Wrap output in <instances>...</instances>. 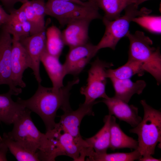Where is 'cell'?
<instances>
[{
	"label": "cell",
	"instance_id": "cell-1",
	"mask_svg": "<svg viewBox=\"0 0 161 161\" xmlns=\"http://www.w3.org/2000/svg\"><path fill=\"white\" fill-rule=\"evenodd\" d=\"M79 81V78L76 77L65 86L58 89L45 87L38 83L37 89L32 97L27 100L18 97L17 101L38 114L44 122L47 131L54 127L56 123L55 118L59 109L64 112L72 109L69 103L70 91Z\"/></svg>",
	"mask_w": 161,
	"mask_h": 161
},
{
	"label": "cell",
	"instance_id": "cell-2",
	"mask_svg": "<svg viewBox=\"0 0 161 161\" xmlns=\"http://www.w3.org/2000/svg\"><path fill=\"white\" fill-rule=\"evenodd\" d=\"M47 148L41 156L42 161H55L60 155H66L74 161H84L94 150L87 143L80 142L69 134L55 127L46 131Z\"/></svg>",
	"mask_w": 161,
	"mask_h": 161
},
{
	"label": "cell",
	"instance_id": "cell-3",
	"mask_svg": "<svg viewBox=\"0 0 161 161\" xmlns=\"http://www.w3.org/2000/svg\"><path fill=\"white\" fill-rule=\"evenodd\" d=\"M129 41L128 59L141 62L146 72L156 80L157 85L161 82V55L159 47L151 46L152 40L140 31L134 33L129 31L126 36Z\"/></svg>",
	"mask_w": 161,
	"mask_h": 161
},
{
	"label": "cell",
	"instance_id": "cell-4",
	"mask_svg": "<svg viewBox=\"0 0 161 161\" xmlns=\"http://www.w3.org/2000/svg\"><path fill=\"white\" fill-rule=\"evenodd\" d=\"M144 116L140 123L129 130L138 136L137 149L142 157L152 155L156 147L161 142V112L148 104L145 100H140Z\"/></svg>",
	"mask_w": 161,
	"mask_h": 161
},
{
	"label": "cell",
	"instance_id": "cell-5",
	"mask_svg": "<svg viewBox=\"0 0 161 161\" xmlns=\"http://www.w3.org/2000/svg\"><path fill=\"white\" fill-rule=\"evenodd\" d=\"M31 111L24 108L16 116L11 131L7 134L25 148L34 153L44 152L47 147V138L33 123Z\"/></svg>",
	"mask_w": 161,
	"mask_h": 161
},
{
	"label": "cell",
	"instance_id": "cell-6",
	"mask_svg": "<svg viewBox=\"0 0 161 161\" xmlns=\"http://www.w3.org/2000/svg\"><path fill=\"white\" fill-rule=\"evenodd\" d=\"M86 5L61 0H48L46 2V13L55 18L61 26L82 19L92 21L101 17L99 8L94 1Z\"/></svg>",
	"mask_w": 161,
	"mask_h": 161
},
{
	"label": "cell",
	"instance_id": "cell-7",
	"mask_svg": "<svg viewBox=\"0 0 161 161\" xmlns=\"http://www.w3.org/2000/svg\"><path fill=\"white\" fill-rule=\"evenodd\" d=\"M134 4L130 5L125 9L124 15L112 21L103 18L105 27L104 33L99 43L96 45L99 51L109 48L114 50L119 41L125 36L129 31V25L136 17L149 15L151 10L143 7L140 10Z\"/></svg>",
	"mask_w": 161,
	"mask_h": 161
},
{
	"label": "cell",
	"instance_id": "cell-8",
	"mask_svg": "<svg viewBox=\"0 0 161 161\" xmlns=\"http://www.w3.org/2000/svg\"><path fill=\"white\" fill-rule=\"evenodd\" d=\"M90 64L88 71L86 84L81 87L80 92L85 96L84 103L95 104L100 102L96 101L97 99L104 98L108 96L106 92L108 78L106 71L113 64L112 63L103 61L98 57L91 62Z\"/></svg>",
	"mask_w": 161,
	"mask_h": 161
},
{
	"label": "cell",
	"instance_id": "cell-9",
	"mask_svg": "<svg viewBox=\"0 0 161 161\" xmlns=\"http://www.w3.org/2000/svg\"><path fill=\"white\" fill-rule=\"evenodd\" d=\"M95 104L83 103L79 105L75 110L72 109L64 112L60 116V120L55 123L54 127L71 135L78 141L85 143V140L82 137L80 133V126L83 118L86 115H95L93 111V106Z\"/></svg>",
	"mask_w": 161,
	"mask_h": 161
},
{
	"label": "cell",
	"instance_id": "cell-10",
	"mask_svg": "<svg viewBox=\"0 0 161 161\" xmlns=\"http://www.w3.org/2000/svg\"><path fill=\"white\" fill-rule=\"evenodd\" d=\"M13 38L4 28H0V85L6 84L15 95L22 92L13 84L12 79L11 55Z\"/></svg>",
	"mask_w": 161,
	"mask_h": 161
},
{
	"label": "cell",
	"instance_id": "cell-11",
	"mask_svg": "<svg viewBox=\"0 0 161 161\" xmlns=\"http://www.w3.org/2000/svg\"><path fill=\"white\" fill-rule=\"evenodd\" d=\"M98 51L96 45L89 42L69 48L63 64L67 75H78Z\"/></svg>",
	"mask_w": 161,
	"mask_h": 161
},
{
	"label": "cell",
	"instance_id": "cell-12",
	"mask_svg": "<svg viewBox=\"0 0 161 161\" xmlns=\"http://www.w3.org/2000/svg\"><path fill=\"white\" fill-rule=\"evenodd\" d=\"M46 30L21 38L19 41L30 58L31 69L38 83L42 81L40 70L41 58L46 49Z\"/></svg>",
	"mask_w": 161,
	"mask_h": 161
},
{
	"label": "cell",
	"instance_id": "cell-13",
	"mask_svg": "<svg viewBox=\"0 0 161 161\" xmlns=\"http://www.w3.org/2000/svg\"><path fill=\"white\" fill-rule=\"evenodd\" d=\"M100 102L104 103L107 106L109 114L114 115L119 120L123 121L134 128L141 122L142 118L138 115V109L133 105L128 103L114 96H108Z\"/></svg>",
	"mask_w": 161,
	"mask_h": 161
},
{
	"label": "cell",
	"instance_id": "cell-14",
	"mask_svg": "<svg viewBox=\"0 0 161 161\" xmlns=\"http://www.w3.org/2000/svg\"><path fill=\"white\" fill-rule=\"evenodd\" d=\"M31 67V60L24 48L19 41L13 39L11 68L12 81L14 86L21 88L26 86L23 80V74L26 69Z\"/></svg>",
	"mask_w": 161,
	"mask_h": 161
},
{
	"label": "cell",
	"instance_id": "cell-15",
	"mask_svg": "<svg viewBox=\"0 0 161 161\" xmlns=\"http://www.w3.org/2000/svg\"><path fill=\"white\" fill-rule=\"evenodd\" d=\"M92 21L80 19L67 24L62 32L65 45L70 48L88 43L89 26Z\"/></svg>",
	"mask_w": 161,
	"mask_h": 161
},
{
	"label": "cell",
	"instance_id": "cell-16",
	"mask_svg": "<svg viewBox=\"0 0 161 161\" xmlns=\"http://www.w3.org/2000/svg\"><path fill=\"white\" fill-rule=\"evenodd\" d=\"M109 79L114 90V96L127 103L133 95L142 93L146 85L145 82L143 80H138L133 82L130 79H120L114 78Z\"/></svg>",
	"mask_w": 161,
	"mask_h": 161
},
{
	"label": "cell",
	"instance_id": "cell-17",
	"mask_svg": "<svg viewBox=\"0 0 161 161\" xmlns=\"http://www.w3.org/2000/svg\"><path fill=\"white\" fill-rule=\"evenodd\" d=\"M41 61L52 82V87L58 89L63 87L64 79L67 75L63 64L59 61V58L50 55L46 49L41 56Z\"/></svg>",
	"mask_w": 161,
	"mask_h": 161
},
{
	"label": "cell",
	"instance_id": "cell-18",
	"mask_svg": "<svg viewBox=\"0 0 161 161\" xmlns=\"http://www.w3.org/2000/svg\"><path fill=\"white\" fill-rule=\"evenodd\" d=\"M110 144L109 148L114 151L116 149L128 148L137 149V140L126 134L116 122V117L111 115L110 118Z\"/></svg>",
	"mask_w": 161,
	"mask_h": 161
},
{
	"label": "cell",
	"instance_id": "cell-19",
	"mask_svg": "<svg viewBox=\"0 0 161 161\" xmlns=\"http://www.w3.org/2000/svg\"><path fill=\"white\" fill-rule=\"evenodd\" d=\"M15 95L9 90L8 92L0 94V121L7 124H13L14 119L20 112L25 107L14 101L12 96Z\"/></svg>",
	"mask_w": 161,
	"mask_h": 161
},
{
	"label": "cell",
	"instance_id": "cell-20",
	"mask_svg": "<svg viewBox=\"0 0 161 161\" xmlns=\"http://www.w3.org/2000/svg\"><path fill=\"white\" fill-rule=\"evenodd\" d=\"M111 115H106L104 119V125L94 136L86 139V141L96 154L107 152L110 144V118Z\"/></svg>",
	"mask_w": 161,
	"mask_h": 161
},
{
	"label": "cell",
	"instance_id": "cell-21",
	"mask_svg": "<svg viewBox=\"0 0 161 161\" xmlns=\"http://www.w3.org/2000/svg\"><path fill=\"white\" fill-rule=\"evenodd\" d=\"M145 72L143 64L139 61L128 59L123 65L114 69L109 68L106 71L107 78L120 79H130L137 74L142 76Z\"/></svg>",
	"mask_w": 161,
	"mask_h": 161
},
{
	"label": "cell",
	"instance_id": "cell-22",
	"mask_svg": "<svg viewBox=\"0 0 161 161\" xmlns=\"http://www.w3.org/2000/svg\"><path fill=\"white\" fill-rule=\"evenodd\" d=\"M99 8L104 13L103 18L114 20L120 16L122 11L130 5L134 4L135 0H94Z\"/></svg>",
	"mask_w": 161,
	"mask_h": 161
},
{
	"label": "cell",
	"instance_id": "cell-23",
	"mask_svg": "<svg viewBox=\"0 0 161 161\" xmlns=\"http://www.w3.org/2000/svg\"><path fill=\"white\" fill-rule=\"evenodd\" d=\"M0 140L7 146L11 154L18 161H39L37 152H32L10 137L7 133L0 136Z\"/></svg>",
	"mask_w": 161,
	"mask_h": 161
},
{
	"label": "cell",
	"instance_id": "cell-24",
	"mask_svg": "<svg viewBox=\"0 0 161 161\" xmlns=\"http://www.w3.org/2000/svg\"><path fill=\"white\" fill-rule=\"evenodd\" d=\"M46 35L47 52L59 58L65 45L62 32L57 27L52 25L46 29Z\"/></svg>",
	"mask_w": 161,
	"mask_h": 161
},
{
	"label": "cell",
	"instance_id": "cell-25",
	"mask_svg": "<svg viewBox=\"0 0 161 161\" xmlns=\"http://www.w3.org/2000/svg\"><path fill=\"white\" fill-rule=\"evenodd\" d=\"M142 157L137 149L129 153L117 152L108 154L107 152L96 154L95 151L86 160L92 161H133L139 160Z\"/></svg>",
	"mask_w": 161,
	"mask_h": 161
},
{
	"label": "cell",
	"instance_id": "cell-26",
	"mask_svg": "<svg viewBox=\"0 0 161 161\" xmlns=\"http://www.w3.org/2000/svg\"><path fill=\"white\" fill-rule=\"evenodd\" d=\"M132 21L150 32L156 34L161 33V16L145 15L135 17Z\"/></svg>",
	"mask_w": 161,
	"mask_h": 161
},
{
	"label": "cell",
	"instance_id": "cell-27",
	"mask_svg": "<svg viewBox=\"0 0 161 161\" xmlns=\"http://www.w3.org/2000/svg\"><path fill=\"white\" fill-rule=\"evenodd\" d=\"M26 18L31 27L30 35L37 33L46 30L45 23L42 22L36 15L30 1L22 4Z\"/></svg>",
	"mask_w": 161,
	"mask_h": 161
},
{
	"label": "cell",
	"instance_id": "cell-28",
	"mask_svg": "<svg viewBox=\"0 0 161 161\" xmlns=\"http://www.w3.org/2000/svg\"><path fill=\"white\" fill-rule=\"evenodd\" d=\"M1 27L4 28L10 34L12 35L13 40L19 41L21 38L24 37L21 23L10 14L8 21Z\"/></svg>",
	"mask_w": 161,
	"mask_h": 161
},
{
	"label": "cell",
	"instance_id": "cell-29",
	"mask_svg": "<svg viewBox=\"0 0 161 161\" xmlns=\"http://www.w3.org/2000/svg\"><path fill=\"white\" fill-rule=\"evenodd\" d=\"M30 1L38 18L42 22L45 23L44 18L46 14L45 0H32Z\"/></svg>",
	"mask_w": 161,
	"mask_h": 161
},
{
	"label": "cell",
	"instance_id": "cell-30",
	"mask_svg": "<svg viewBox=\"0 0 161 161\" xmlns=\"http://www.w3.org/2000/svg\"><path fill=\"white\" fill-rule=\"evenodd\" d=\"M29 0H0L2 5L7 11L10 13L14 9L15 5L18 2L22 4L28 1Z\"/></svg>",
	"mask_w": 161,
	"mask_h": 161
},
{
	"label": "cell",
	"instance_id": "cell-31",
	"mask_svg": "<svg viewBox=\"0 0 161 161\" xmlns=\"http://www.w3.org/2000/svg\"><path fill=\"white\" fill-rule=\"evenodd\" d=\"M10 18V14L0 5V28L4 25L8 21Z\"/></svg>",
	"mask_w": 161,
	"mask_h": 161
},
{
	"label": "cell",
	"instance_id": "cell-32",
	"mask_svg": "<svg viewBox=\"0 0 161 161\" xmlns=\"http://www.w3.org/2000/svg\"><path fill=\"white\" fill-rule=\"evenodd\" d=\"M8 150L6 145L0 140V161H7L6 154Z\"/></svg>",
	"mask_w": 161,
	"mask_h": 161
},
{
	"label": "cell",
	"instance_id": "cell-33",
	"mask_svg": "<svg viewBox=\"0 0 161 161\" xmlns=\"http://www.w3.org/2000/svg\"><path fill=\"white\" fill-rule=\"evenodd\" d=\"M139 161H160L161 159H156L152 157V155H148L142 157L138 160Z\"/></svg>",
	"mask_w": 161,
	"mask_h": 161
},
{
	"label": "cell",
	"instance_id": "cell-34",
	"mask_svg": "<svg viewBox=\"0 0 161 161\" xmlns=\"http://www.w3.org/2000/svg\"><path fill=\"white\" fill-rule=\"evenodd\" d=\"M71 1L76 4L83 5H86L88 4L89 1L83 2L81 0H61Z\"/></svg>",
	"mask_w": 161,
	"mask_h": 161
},
{
	"label": "cell",
	"instance_id": "cell-35",
	"mask_svg": "<svg viewBox=\"0 0 161 161\" xmlns=\"http://www.w3.org/2000/svg\"><path fill=\"white\" fill-rule=\"evenodd\" d=\"M149 0H135L134 5L137 7H138L142 3Z\"/></svg>",
	"mask_w": 161,
	"mask_h": 161
},
{
	"label": "cell",
	"instance_id": "cell-36",
	"mask_svg": "<svg viewBox=\"0 0 161 161\" xmlns=\"http://www.w3.org/2000/svg\"><path fill=\"white\" fill-rule=\"evenodd\" d=\"M88 1H94V0H88Z\"/></svg>",
	"mask_w": 161,
	"mask_h": 161
},
{
	"label": "cell",
	"instance_id": "cell-37",
	"mask_svg": "<svg viewBox=\"0 0 161 161\" xmlns=\"http://www.w3.org/2000/svg\"><path fill=\"white\" fill-rule=\"evenodd\" d=\"M81 1H82V0H81Z\"/></svg>",
	"mask_w": 161,
	"mask_h": 161
}]
</instances>
